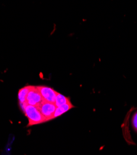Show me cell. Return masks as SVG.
Wrapping results in <instances>:
<instances>
[{
    "mask_svg": "<svg viewBox=\"0 0 137 155\" xmlns=\"http://www.w3.org/2000/svg\"><path fill=\"white\" fill-rule=\"evenodd\" d=\"M25 115L28 118V124L27 127L47 122L45 117L42 115L38 107L32 105H27L24 110Z\"/></svg>",
    "mask_w": 137,
    "mask_h": 155,
    "instance_id": "1",
    "label": "cell"
},
{
    "mask_svg": "<svg viewBox=\"0 0 137 155\" xmlns=\"http://www.w3.org/2000/svg\"><path fill=\"white\" fill-rule=\"evenodd\" d=\"M44 101L37 86L31 85L26 97V103L29 105L38 106Z\"/></svg>",
    "mask_w": 137,
    "mask_h": 155,
    "instance_id": "2",
    "label": "cell"
},
{
    "mask_svg": "<svg viewBox=\"0 0 137 155\" xmlns=\"http://www.w3.org/2000/svg\"><path fill=\"white\" fill-rule=\"evenodd\" d=\"M37 107L42 115L45 117L47 122L53 119L54 114L56 109V106L54 103L43 101Z\"/></svg>",
    "mask_w": 137,
    "mask_h": 155,
    "instance_id": "3",
    "label": "cell"
},
{
    "mask_svg": "<svg viewBox=\"0 0 137 155\" xmlns=\"http://www.w3.org/2000/svg\"><path fill=\"white\" fill-rule=\"evenodd\" d=\"M37 88L40 93L44 101L54 103L56 97L58 92H57L54 89L47 86L40 85L37 86Z\"/></svg>",
    "mask_w": 137,
    "mask_h": 155,
    "instance_id": "4",
    "label": "cell"
},
{
    "mask_svg": "<svg viewBox=\"0 0 137 155\" xmlns=\"http://www.w3.org/2000/svg\"><path fill=\"white\" fill-rule=\"evenodd\" d=\"M73 107H74V106L71 103V102L68 103L67 104H65L62 105L60 106H59V107H56V109L55 110L54 116H53V119L60 116H61L62 114H63L66 112L68 111L69 110H70Z\"/></svg>",
    "mask_w": 137,
    "mask_h": 155,
    "instance_id": "5",
    "label": "cell"
},
{
    "mask_svg": "<svg viewBox=\"0 0 137 155\" xmlns=\"http://www.w3.org/2000/svg\"><path fill=\"white\" fill-rule=\"evenodd\" d=\"M31 85H27L19 90L18 93V99L20 104H22L26 103V97L28 94V92L30 88Z\"/></svg>",
    "mask_w": 137,
    "mask_h": 155,
    "instance_id": "6",
    "label": "cell"
},
{
    "mask_svg": "<svg viewBox=\"0 0 137 155\" xmlns=\"http://www.w3.org/2000/svg\"><path fill=\"white\" fill-rule=\"evenodd\" d=\"M70 101L69 98L64 96L63 95L59 94L57 93V94L56 97L55 99V102L54 104L56 106V107H59L62 105H64L65 104H67L68 103H70Z\"/></svg>",
    "mask_w": 137,
    "mask_h": 155,
    "instance_id": "7",
    "label": "cell"
},
{
    "mask_svg": "<svg viewBox=\"0 0 137 155\" xmlns=\"http://www.w3.org/2000/svg\"><path fill=\"white\" fill-rule=\"evenodd\" d=\"M132 126L134 129L137 131V112L135 113L132 117Z\"/></svg>",
    "mask_w": 137,
    "mask_h": 155,
    "instance_id": "8",
    "label": "cell"
}]
</instances>
